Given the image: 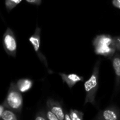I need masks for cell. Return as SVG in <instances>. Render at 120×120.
<instances>
[{"label": "cell", "mask_w": 120, "mask_h": 120, "mask_svg": "<svg viewBox=\"0 0 120 120\" xmlns=\"http://www.w3.org/2000/svg\"><path fill=\"white\" fill-rule=\"evenodd\" d=\"M100 63V60L95 63L92 75L84 84V89L86 91L85 104L90 103L93 105H95V95L98 89Z\"/></svg>", "instance_id": "cell-1"}, {"label": "cell", "mask_w": 120, "mask_h": 120, "mask_svg": "<svg viewBox=\"0 0 120 120\" xmlns=\"http://www.w3.org/2000/svg\"><path fill=\"white\" fill-rule=\"evenodd\" d=\"M22 93L18 89L16 84L11 82L8 91L7 96L3 105L6 108L10 109L16 112L20 113L23 108Z\"/></svg>", "instance_id": "cell-2"}, {"label": "cell", "mask_w": 120, "mask_h": 120, "mask_svg": "<svg viewBox=\"0 0 120 120\" xmlns=\"http://www.w3.org/2000/svg\"><path fill=\"white\" fill-rule=\"evenodd\" d=\"M2 43L6 53L13 58L16 56L17 42L16 36L10 27H7L2 38Z\"/></svg>", "instance_id": "cell-3"}, {"label": "cell", "mask_w": 120, "mask_h": 120, "mask_svg": "<svg viewBox=\"0 0 120 120\" xmlns=\"http://www.w3.org/2000/svg\"><path fill=\"white\" fill-rule=\"evenodd\" d=\"M40 32H41V29L37 26L35 28V32L30 37L29 41L33 45V49H34L35 51L36 52L39 59L45 65V67L48 69L47 59H46L45 56L40 51Z\"/></svg>", "instance_id": "cell-4"}, {"label": "cell", "mask_w": 120, "mask_h": 120, "mask_svg": "<svg viewBox=\"0 0 120 120\" xmlns=\"http://www.w3.org/2000/svg\"><path fill=\"white\" fill-rule=\"evenodd\" d=\"M95 119L98 120H117L120 119V110L115 107L110 106L101 110Z\"/></svg>", "instance_id": "cell-5"}, {"label": "cell", "mask_w": 120, "mask_h": 120, "mask_svg": "<svg viewBox=\"0 0 120 120\" xmlns=\"http://www.w3.org/2000/svg\"><path fill=\"white\" fill-rule=\"evenodd\" d=\"M47 107L58 117L59 120H64L65 114L61 104L59 102L52 98H49L47 101Z\"/></svg>", "instance_id": "cell-6"}, {"label": "cell", "mask_w": 120, "mask_h": 120, "mask_svg": "<svg viewBox=\"0 0 120 120\" xmlns=\"http://www.w3.org/2000/svg\"><path fill=\"white\" fill-rule=\"evenodd\" d=\"M59 75L61 76L63 82L66 83L68 86L71 89L77 82L83 81V78L76 74H64V73H59Z\"/></svg>", "instance_id": "cell-7"}, {"label": "cell", "mask_w": 120, "mask_h": 120, "mask_svg": "<svg viewBox=\"0 0 120 120\" xmlns=\"http://www.w3.org/2000/svg\"><path fill=\"white\" fill-rule=\"evenodd\" d=\"M114 37L109 34H100L95 37L93 41V46L98 45H105V46H112L113 43Z\"/></svg>", "instance_id": "cell-8"}, {"label": "cell", "mask_w": 120, "mask_h": 120, "mask_svg": "<svg viewBox=\"0 0 120 120\" xmlns=\"http://www.w3.org/2000/svg\"><path fill=\"white\" fill-rule=\"evenodd\" d=\"M95 48V53L97 55H100L106 57H111L112 56L116 49L112 46H105V45H98L94 46Z\"/></svg>", "instance_id": "cell-9"}, {"label": "cell", "mask_w": 120, "mask_h": 120, "mask_svg": "<svg viewBox=\"0 0 120 120\" xmlns=\"http://www.w3.org/2000/svg\"><path fill=\"white\" fill-rule=\"evenodd\" d=\"M16 84L19 91L21 93H25L28 91L32 88L33 85V81L30 79L23 78L18 79Z\"/></svg>", "instance_id": "cell-10"}, {"label": "cell", "mask_w": 120, "mask_h": 120, "mask_svg": "<svg viewBox=\"0 0 120 120\" xmlns=\"http://www.w3.org/2000/svg\"><path fill=\"white\" fill-rule=\"evenodd\" d=\"M112 66L115 70L116 75V86H119L120 84V56L117 55L112 58Z\"/></svg>", "instance_id": "cell-11"}, {"label": "cell", "mask_w": 120, "mask_h": 120, "mask_svg": "<svg viewBox=\"0 0 120 120\" xmlns=\"http://www.w3.org/2000/svg\"><path fill=\"white\" fill-rule=\"evenodd\" d=\"M1 119L3 120H18V117L13 112V110L6 108V109H4L1 115Z\"/></svg>", "instance_id": "cell-12"}, {"label": "cell", "mask_w": 120, "mask_h": 120, "mask_svg": "<svg viewBox=\"0 0 120 120\" xmlns=\"http://www.w3.org/2000/svg\"><path fill=\"white\" fill-rule=\"evenodd\" d=\"M22 0H5V6L7 11L10 12Z\"/></svg>", "instance_id": "cell-13"}, {"label": "cell", "mask_w": 120, "mask_h": 120, "mask_svg": "<svg viewBox=\"0 0 120 120\" xmlns=\"http://www.w3.org/2000/svg\"><path fill=\"white\" fill-rule=\"evenodd\" d=\"M70 116L71 120H82L83 118V113L81 111H78L76 110H71Z\"/></svg>", "instance_id": "cell-14"}, {"label": "cell", "mask_w": 120, "mask_h": 120, "mask_svg": "<svg viewBox=\"0 0 120 120\" xmlns=\"http://www.w3.org/2000/svg\"><path fill=\"white\" fill-rule=\"evenodd\" d=\"M35 120H47V116H46V113L43 111H39L37 114L36 116L35 117Z\"/></svg>", "instance_id": "cell-15"}, {"label": "cell", "mask_w": 120, "mask_h": 120, "mask_svg": "<svg viewBox=\"0 0 120 120\" xmlns=\"http://www.w3.org/2000/svg\"><path fill=\"white\" fill-rule=\"evenodd\" d=\"M112 46L115 48L116 50H118L120 51V37H114Z\"/></svg>", "instance_id": "cell-16"}, {"label": "cell", "mask_w": 120, "mask_h": 120, "mask_svg": "<svg viewBox=\"0 0 120 120\" xmlns=\"http://www.w3.org/2000/svg\"><path fill=\"white\" fill-rule=\"evenodd\" d=\"M46 116H47V120H59L58 117L48 108H47V111L46 112Z\"/></svg>", "instance_id": "cell-17"}, {"label": "cell", "mask_w": 120, "mask_h": 120, "mask_svg": "<svg viewBox=\"0 0 120 120\" xmlns=\"http://www.w3.org/2000/svg\"><path fill=\"white\" fill-rule=\"evenodd\" d=\"M25 1L29 4H35V5H40L42 1V0H25Z\"/></svg>", "instance_id": "cell-18"}, {"label": "cell", "mask_w": 120, "mask_h": 120, "mask_svg": "<svg viewBox=\"0 0 120 120\" xmlns=\"http://www.w3.org/2000/svg\"><path fill=\"white\" fill-rule=\"evenodd\" d=\"M112 4L116 8L120 9V0H112Z\"/></svg>", "instance_id": "cell-19"}, {"label": "cell", "mask_w": 120, "mask_h": 120, "mask_svg": "<svg viewBox=\"0 0 120 120\" xmlns=\"http://www.w3.org/2000/svg\"><path fill=\"white\" fill-rule=\"evenodd\" d=\"M5 108H6L4 107V105H0V119L1 118V115H2V113H3V112H4Z\"/></svg>", "instance_id": "cell-20"}, {"label": "cell", "mask_w": 120, "mask_h": 120, "mask_svg": "<svg viewBox=\"0 0 120 120\" xmlns=\"http://www.w3.org/2000/svg\"><path fill=\"white\" fill-rule=\"evenodd\" d=\"M64 120H71V116H70V114H65V116H64Z\"/></svg>", "instance_id": "cell-21"}]
</instances>
